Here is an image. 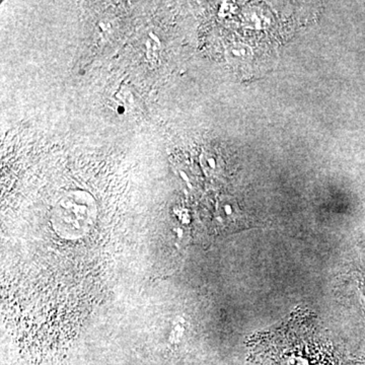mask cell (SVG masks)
Listing matches in <instances>:
<instances>
[{
  "mask_svg": "<svg viewBox=\"0 0 365 365\" xmlns=\"http://www.w3.org/2000/svg\"><path fill=\"white\" fill-rule=\"evenodd\" d=\"M357 294H359V299L362 309L365 311V279L362 278L359 281L357 284Z\"/></svg>",
  "mask_w": 365,
  "mask_h": 365,
  "instance_id": "cell-1",
  "label": "cell"
}]
</instances>
